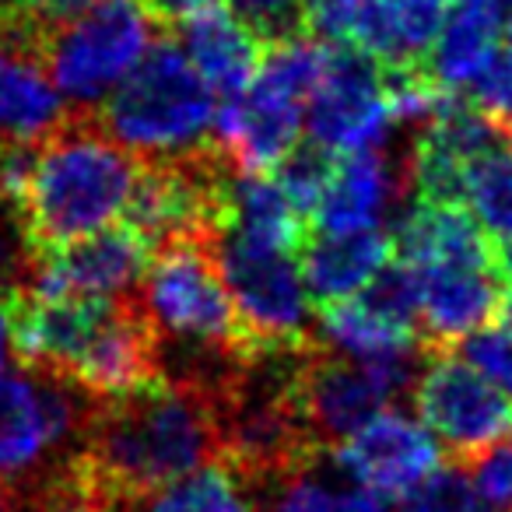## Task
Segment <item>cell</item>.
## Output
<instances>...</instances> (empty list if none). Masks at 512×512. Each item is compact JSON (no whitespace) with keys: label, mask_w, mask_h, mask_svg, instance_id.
<instances>
[{"label":"cell","mask_w":512,"mask_h":512,"mask_svg":"<svg viewBox=\"0 0 512 512\" xmlns=\"http://www.w3.org/2000/svg\"><path fill=\"white\" fill-rule=\"evenodd\" d=\"M134 179L137 155L109 134L99 109L67 106L64 120L36 141L18 190V214L32 249L43 256L116 225Z\"/></svg>","instance_id":"2"},{"label":"cell","mask_w":512,"mask_h":512,"mask_svg":"<svg viewBox=\"0 0 512 512\" xmlns=\"http://www.w3.org/2000/svg\"><path fill=\"white\" fill-rule=\"evenodd\" d=\"M36 260L39 253L25 235L18 204L0 193V299H11V295L29 288L32 274H36Z\"/></svg>","instance_id":"24"},{"label":"cell","mask_w":512,"mask_h":512,"mask_svg":"<svg viewBox=\"0 0 512 512\" xmlns=\"http://www.w3.org/2000/svg\"><path fill=\"white\" fill-rule=\"evenodd\" d=\"M137 509L141 512H256V502L246 484L225 463L211 460L193 470V474L172 481L169 488L155 491Z\"/></svg>","instance_id":"21"},{"label":"cell","mask_w":512,"mask_h":512,"mask_svg":"<svg viewBox=\"0 0 512 512\" xmlns=\"http://www.w3.org/2000/svg\"><path fill=\"white\" fill-rule=\"evenodd\" d=\"M341 463L386 498H404L439 470L442 449L425 425L400 411H379L334 449Z\"/></svg>","instance_id":"13"},{"label":"cell","mask_w":512,"mask_h":512,"mask_svg":"<svg viewBox=\"0 0 512 512\" xmlns=\"http://www.w3.org/2000/svg\"><path fill=\"white\" fill-rule=\"evenodd\" d=\"M141 4L162 29H176L179 22L214 8V4H225V0H141Z\"/></svg>","instance_id":"31"},{"label":"cell","mask_w":512,"mask_h":512,"mask_svg":"<svg viewBox=\"0 0 512 512\" xmlns=\"http://www.w3.org/2000/svg\"><path fill=\"white\" fill-rule=\"evenodd\" d=\"M509 144H512V127H509Z\"/></svg>","instance_id":"35"},{"label":"cell","mask_w":512,"mask_h":512,"mask_svg":"<svg viewBox=\"0 0 512 512\" xmlns=\"http://www.w3.org/2000/svg\"><path fill=\"white\" fill-rule=\"evenodd\" d=\"M407 155L400 165L390 162L379 144L341 151L334 158L327 186L320 193L309 228L313 232H358V228L383 225V214L397 197H407Z\"/></svg>","instance_id":"14"},{"label":"cell","mask_w":512,"mask_h":512,"mask_svg":"<svg viewBox=\"0 0 512 512\" xmlns=\"http://www.w3.org/2000/svg\"><path fill=\"white\" fill-rule=\"evenodd\" d=\"M334 151L316 144L313 137L309 141H299L278 165L271 169V176L278 179V186L288 193V200L295 204V211L302 218H313L316 204H320V193L327 186L330 172H334Z\"/></svg>","instance_id":"23"},{"label":"cell","mask_w":512,"mask_h":512,"mask_svg":"<svg viewBox=\"0 0 512 512\" xmlns=\"http://www.w3.org/2000/svg\"><path fill=\"white\" fill-rule=\"evenodd\" d=\"M151 249L130 225H109L95 235L43 253L29 292L74 299H120L134 295L148 271Z\"/></svg>","instance_id":"11"},{"label":"cell","mask_w":512,"mask_h":512,"mask_svg":"<svg viewBox=\"0 0 512 512\" xmlns=\"http://www.w3.org/2000/svg\"><path fill=\"white\" fill-rule=\"evenodd\" d=\"M211 460H218L211 397L197 383L158 376L95 400L60 463L81 512H134Z\"/></svg>","instance_id":"1"},{"label":"cell","mask_w":512,"mask_h":512,"mask_svg":"<svg viewBox=\"0 0 512 512\" xmlns=\"http://www.w3.org/2000/svg\"><path fill=\"white\" fill-rule=\"evenodd\" d=\"M470 106H477L484 116L512 127V46H498L488 57V64L470 81Z\"/></svg>","instance_id":"25"},{"label":"cell","mask_w":512,"mask_h":512,"mask_svg":"<svg viewBox=\"0 0 512 512\" xmlns=\"http://www.w3.org/2000/svg\"><path fill=\"white\" fill-rule=\"evenodd\" d=\"M137 295L162 344L246 355L239 316L221 278L218 242L176 239L155 249Z\"/></svg>","instance_id":"4"},{"label":"cell","mask_w":512,"mask_h":512,"mask_svg":"<svg viewBox=\"0 0 512 512\" xmlns=\"http://www.w3.org/2000/svg\"><path fill=\"white\" fill-rule=\"evenodd\" d=\"M467 211L491 242L512 239V144H502L474 165L467 179Z\"/></svg>","instance_id":"22"},{"label":"cell","mask_w":512,"mask_h":512,"mask_svg":"<svg viewBox=\"0 0 512 512\" xmlns=\"http://www.w3.org/2000/svg\"><path fill=\"white\" fill-rule=\"evenodd\" d=\"M393 260L411 271L495 260V242L463 204H414L393 228Z\"/></svg>","instance_id":"19"},{"label":"cell","mask_w":512,"mask_h":512,"mask_svg":"<svg viewBox=\"0 0 512 512\" xmlns=\"http://www.w3.org/2000/svg\"><path fill=\"white\" fill-rule=\"evenodd\" d=\"M162 25L141 0H92L78 18L43 36L39 53L53 88L74 109H99L127 78Z\"/></svg>","instance_id":"5"},{"label":"cell","mask_w":512,"mask_h":512,"mask_svg":"<svg viewBox=\"0 0 512 512\" xmlns=\"http://www.w3.org/2000/svg\"><path fill=\"white\" fill-rule=\"evenodd\" d=\"M355 0H299L302 32L327 46L348 43Z\"/></svg>","instance_id":"29"},{"label":"cell","mask_w":512,"mask_h":512,"mask_svg":"<svg viewBox=\"0 0 512 512\" xmlns=\"http://www.w3.org/2000/svg\"><path fill=\"white\" fill-rule=\"evenodd\" d=\"M474 488L495 512H512V449L498 442L474 463Z\"/></svg>","instance_id":"28"},{"label":"cell","mask_w":512,"mask_h":512,"mask_svg":"<svg viewBox=\"0 0 512 512\" xmlns=\"http://www.w3.org/2000/svg\"><path fill=\"white\" fill-rule=\"evenodd\" d=\"M95 400L78 383L53 372H0V477H18L67 456Z\"/></svg>","instance_id":"8"},{"label":"cell","mask_w":512,"mask_h":512,"mask_svg":"<svg viewBox=\"0 0 512 512\" xmlns=\"http://www.w3.org/2000/svg\"><path fill=\"white\" fill-rule=\"evenodd\" d=\"M0 22H22V0H0Z\"/></svg>","instance_id":"34"},{"label":"cell","mask_w":512,"mask_h":512,"mask_svg":"<svg viewBox=\"0 0 512 512\" xmlns=\"http://www.w3.org/2000/svg\"><path fill=\"white\" fill-rule=\"evenodd\" d=\"M502 15L505 4L498 0H453V11L425 57V71L449 92L470 85L502 43Z\"/></svg>","instance_id":"20"},{"label":"cell","mask_w":512,"mask_h":512,"mask_svg":"<svg viewBox=\"0 0 512 512\" xmlns=\"http://www.w3.org/2000/svg\"><path fill=\"white\" fill-rule=\"evenodd\" d=\"M463 351L488 379H495L502 390L512 393V337L495 327H484L463 341Z\"/></svg>","instance_id":"27"},{"label":"cell","mask_w":512,"mask_h":512,"mask_svg":"<svg viewBox=\"0 0 512 512\" xmlns=\"http://www.w3.org/2000/svg\"><path fill=\"white\" fill-rule=\"evenodd\" d=\"M498 4H509V0H498Z\"/></svg>","instance_id":"36"},{"label":"cell","mask_w":512,"mask_h":512,"mask_svg":"<svg viewBox=\"0 0 512 512\" xmlns=\"http://www.w3.org/2000/svg\"><path fill=\"white\" fill-rule=\"evenodd\" d=\"M292 397L302 425L320 446L337 449L372 414L383 411L386 397L355 355L334 348L320 334L295 355Z\"/></svg>","instance_id":"10"},{"label":"cell","mask_w":512,"mask_h":512,"mask_svg":"<svg viewBox=\"0 0 512 512\" xmlns=\"http://www.w3.org/2000/svg\"><path fill=\"white\" fill-rule=\"evenodd\" d=\"M411 274L418 281V337L428 355L456 351L470 334L488 327L509 285L498 260L439 264Z\"/></svg>","instance_id":"12"},{"label":"cell","mask_w":512,"mask_h":512,"mask_svg":"<svg viewBox=\"0 0 512 512\" xmlns=\"http://www.w3.org/2000/svg\"><path fill=\"white\" fill-rule=\"evenodd\" d=\"M256 512H390V498L362 484L334 449H316L299 467L249 488Z\"/></svg>","instance_id":"17"},{"label":"cell","mask_w":512,"mask_h":512,"mask_svg":"<svg viewBox=\"0 0 512 512\" xmlns=\"http://www.w3.org/2000/svg\"><path fill=\"white\" fill-rule=\"evenodd\" d=\"M453 0H355L348 43L379 67H425Z\"/></svg>","instance_id":"15"},{"label":"cell","mask_w":512,"mask_h":512,"mask_svg":"<svg viewBox=\"0 0 512 512\" xmlns=\"http://www.w3.org/2000/svg\"><path fill=\"white\" fill-rule=\"evenodd\" d=\"M488 327H495V330H502V334L512 337V281L505 285L502 302H498V309H495V316H491Z\"/></svg>","instance_id":"32"},{"label":"cell","mask_w":512,"mask_h":512,"mask_svg":"<svg viewBox=\"0 0 512 512\" xmlns=\"http://www.w3.org/2000/svg\"><path fill=\"white\" fill-rule=\"evenodd\" d=\"M225 4L260 36L264 46L292 36H306L302 32L299 0H225Z\"/></svg>","instance_id":"26"},{"label":"cell","mask_w":512,"mask_h":512,"mask_svg":"<svg viewBox=\"0 0 512 512\" xmlns=\"http://www.w3.org/2000/svg\"><path fill=\"white\" fill-rule=\"evenodd\" d=\"M299 271L306 292L316 306L348 299L362 292L376 271L393 260V235L386 228H358V232H313L299 246Z\"/></svg>","instance_id":"18"},{"label":"cell","mask_w":512,"mask_h":512,"mask_svg":"<svg viewBox=\"0 0 512 512\" xmlns=\"http://www.w3.org/2000/svg\"><path fill=\"white\" fill-rule=\"evenodd\" d=\"M411 393L421 421L456 467H470L512 432L509 390L453 351L428 355Z\"/></svg>","instance_id":"7"},{"label":"cell","mask_w":512,"mask_h":512,"mask_svg":"<svg viewBox=\"0 0 512 512\" xmlns=\"http://www.w3.org/2000/svg\"><path fill=\"white\" fill-rule=\"evenodd\" d=\"M218 99L179 46L176 32L162 29L137 67L102 99L106 130L130 155H172L211 141Z\"/></svg>","instance_id":"3"},{"label":"cell","mask_w":512,"mask_h":512,"mask_svg":"<svg viewBox=\"0 0 512 512\" xmlns=\"http://www.w3.org/2000/svg\"><path fill=\"white\" fill-rule=\"evenodd\" d=\"M88 4H92V0H22V22L29 25L39 36V43H43V36H50L53 29H60V25H67L71 18H78Z\"/></svg>","instance_id":"30"},{"label":"cell","mask_w":512,"mask_h":512,"mask_svg":"<svg viewBox=\"0 0 512 512\" xmlns=\"http://www.w3.org/2000/svg\"><path fill=\"white\" fill-rule=\"evenodd\" d=\"M218 264L239 316L246 355L295 348L320 334L313 327L316 313L292 249L264 246L228 228L218 242Z\"/></svg>","instance_id":"6"},{"label":"cell","mask_w":512,"mask_h":512,"mask_svg":"<svg viewBox=\"0 0 512 512\" xmlns=\"http://www.w3.org/2000/svg\"><path fill=\"white\" fill-rule=\"evenodd\" d=\"M172 32L218 102L242 95L260 71L264 43L228 4H214L179 22Z\"/></svg>","instance_id":"16"},{"label":"cell","mask_w":512,"mask_h":512,"mask_svg":"<svg viewBox=\"0 0 512 512\" xmlns=\"http://www.w3.org/2000/svg\"><path fill=\"white\" fill-rule=\"evenodd\" d=\"M390 123L383 67L351 43L327 46V64L306 102L309 137L341 155L379 144Z\"/></svg>","instance_id":"9"},{"label":"cell","mask_w":512,"mask_h":512,"mask_svg":"<svg viewBox=\"0 0 512 512\" xmlns=\"http://www.w3.org/2000/svg\"><path fill=\"white\" fill-rule=\"evenodd\" d=\"M11 351V313H8V299H0V372H4V362H8Z\"/></svg>","instance_id":"33"}]
</instances>
